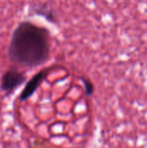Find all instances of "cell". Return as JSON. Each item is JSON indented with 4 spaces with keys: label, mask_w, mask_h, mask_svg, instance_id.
<instances>
[{
    "label": "cell",
    "mask_w": 147,
    "mask_h": 148,
    "mask_svg": "<svg viewBox=\"0 0 147 148\" xmlns=\"http://www.w3.org/2000/svg\"><path fill=\"white\" fill-rule=\"evenodd\" d=\"M42 76H43V74L42 73H40L38 75H36L27 85L26 88L24 89L23 93V95H22V99H25L27 97H29L32 93L33 91L36 88L39 82L42 79Z\"/></svg>",
    "instance_id": "3"
},
{
    "label": "cell",
    "mask_w": 147,
    "mask_h": 148,
    "mask_svg": "<svg viewBox=\"0 0 147 148\" xmlns=\"http://www.w3.org/2000/svg\"><path fill=\"white\" fill-rule=\"evenodd\" d=\"M23 81H24V77L22 74L13 70L9 71L4 75L3 78L2 88L5 90L12 89L16 86L20 85L21 83H23Z\"/></svg>",
    "instance_id": "2"
},
{
    "label": "cell",
    "mask_w": 147,
    "mask_h": 148,
    "mask_svg": "<svg viewBox=\"0 0 147 148\" xmlns=\"http://www.w3.org/2000/svg\"><path fill=\"white\" fill-rule=\"evenodd\" d=\"M49 32L29 22H22L12 33L9 56L15 62L25 66L43 63L49 54Z\"/></svg>",
    "instance_id": "1"
}]
</instances>
